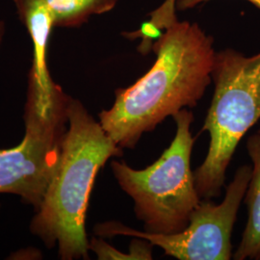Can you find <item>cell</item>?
<instances>
[{
	"label": "cell",
	"mask_w": 260,
	"mask_h": 260,
	"mask_svg": "<svg viewBox=\"0 0 260 260\" xmlns=\"http://www.w3.org/2000/svg\"><path fill=\"white\" fill-rule=\"evenodd\" d=\"M176 2L177 0H165L161 6L149 14L150 19L148 21L158 29L165 31L178 20L176 15Z\"/></svg>",
	"instance_id": "cell-10"
},
{
	"label": "cell",
	"mask_w": 260,
	"mask_h": 260,
	"mask_svg": "<svg viewBox=\"0 0 260 260\" xmlns=\"http://www.w3.org/2000/svg\"><path fill=\"white\" fill-rule=\"evenodd\" d=\"M14 3L33 44L28 85L34 88L40 99L50 102L59 87L52 80L47 66L48 43L54 27L51 15L44 0H14Z\"/></svg>",
	"instance_id": "cell-7"
},
{
	"label": "cell",
	"mask_w": 260,
	"mask_h": 260,
	"mask_svg": "<svg viewBox=\"0 0 260 260\" xmlns=\"http://www.w3.org/2000/svg\"><path fill=\"white\" fill-rule=\"evenodd\" d=\"M213 99L202 132L210 142L194 179L202 200L220 197L226 171L245 134L260 120V52L246 56L233 48L216 52Z\"/></svg>",
	"instance_id": "cell-3"
},
{
	"label": "cell",
	"mask_w": 260,
	"mask_h": 260,
	"mask_svg": "<svg viewBox=\"0 0 260 260\" xmlns=\"http://www.w3.org/2000/svg\"><path fill=\"white\" fill-rule=\"evenodd\" d=\"M251 176V166L238 168L226 187L220 205L202 200L181 233L155 234L128 228L112 221L96 224L95 234L103 237L124 235L140 237L164 251V254L179 260H229L233 258V235L237 213L245 198Z\"/></svg>",
	"instance_id": "cell-6"
},
{
	"label": "cell",
	"mask_w": 260,
	"mask_h": 260,
	"mask_svg": "<svg viewBox=\"0 0 260 260\" xmlns=\"http://www.w3.org/2000/svg\"><path fill=\"white\" fill-rule=\"evenodd\" d=\"M6 33V25L4 23V21L0 20V47L2 46L3 40H4V36Z\"/></svg>",
	"instance_id": "cell-12"
},
{
	"label": "cell",
	"mask_w": 260,
	"mask_h": 260,
	"mask_svg": "<svg viewBox=\"0 0 260 260\" xmlns=\"http://www.w3.org/2000/svg\"><path fill=\"white\" fill-rule=\"evenodd\" d=\"M71 99L59 87L46 103L28 86L24 138L15 148L0 149V193L19 196L35 209L40 206L60 160Z\"/></svg>",
	"instance_id": "cell-5"
},
{
	"label": "cell",
	"mask_w": 260,
	"mask_h": 260,
	"mask_svg": "<svg viewBox=\"0 0 260 260\" xmlns=\"http://www.w3.org/2000/svg\"><path fill=\"white\" fill-rule=\"evenodd\" d=\"M177 124L171 145L150 166L136 170L124 161H112L113 175L134 202V212L146 233L175 234L190 223L202 199L195 185L190 160L195 138L194 115L181 109L173 116Z\"/></svg>",
	"instance_id": "cell-4"
},
{
	"label": "cell",
	"mask_w": 260,
	"mask_h": 260,
	"mask_svg": "<svg viewBox=\"0 0 260 260\" xmlns=\"http://www.w3.org/2000/svg\"><path fill=\"white\" fill-rule=\"evenodd\" d=\"M257 132H258V133H260V128L259 129H258V131H257Z\"/></svg>",
	"instance_id": "cell-13"
},
{
	"label": "cell",
	"mask_w": 260,
	"mask_h": 260,
	"mask_svg": "<svg viewBox=\"0 0 260 260\" xmlns=\"http://www.w3.org/2000/svg\"><path fill=\"white\" fill-rule=\"evenodd\" d=\"M246 147L252 163L251 179L245 194L248 221L240 244L233 254L235 260L260 259V133L251 135Z\"/></svg>",
	"instance_id": "cell-8"
},
{
	"label": "cell",
	"mask_w": 260,
	"mask_h": 260,
	"mask_svg": "<svg viewBox=\"0 0 260 260\" xmlns=\"http://www.w3.org/2000/svg\"><path fill=\"white\" fill-rule=\"evenodd\" d=\"M210 1V0H177L176 2V8L179 11L191 9L194 8L198 4ZM251 3L253 6H255L257 9L260 10V0H245Z\"/></svg>",
	"instance_id": "cell-11"
},
{
	"label": "cell",
	"mask_w": 260,
	"mask_h": 260,
	"mask_svg": "<svg viewBox=\"0 0 260 260\" xmlns=\"http://www.w3.org/2000/svg\"><path fill=\"white\" fill-rule=\"evenodd\" d=\"M123 150L78 100L71 99L60 160L30 231L61 259H89L86 214L100 170Z\"/></svg>",
	"instance_id": "cell-2"
},
{
	"label": "cell",
	"mask_w": 260,
	"mask_h": 260,
	"mask_svg": "<svg viewBox=\"0 0 260 260\" xmlns=\"http://www.w3.org/2000/svg\"><path fill=\"white\" fill-rule=\"evenodd\" d=\"M213 43L197 23L177 20L168 27L152 45L156 60L149 72L116 90L111 108L99 114L107 135L133 149L168 117L197 106L212 81Z\"/></svg>",
	"instance_id": "cell-1"
},
{
	"label": "cell",
	"mask_w": 260,
	"mask_h": 260,
	"mask_svg": "<svg viewBox=\"0 0 260 260\" xmlns=\"http://www.w3.org/2000/svg\"><path fill=\"white\" fill-rule=\"evenodd\" d=\"M119 0H44L54 27L75 28L115 8Z\"/></svg>",
	"instance_id": "cell-9"
}]
</instances>
